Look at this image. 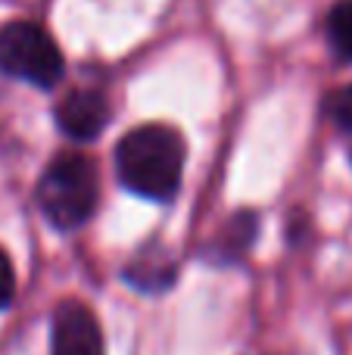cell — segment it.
Listing matches in <instances>:
<instances>
[{
	"label": "cell",
	"instance_id": "obj_1",
	"mask_svg": "<svg viewBox=\"0 0 352 355\" xmlns=\"http://www.w3.org/2000/svg\"><path fill=\"white\" fill-rule=\"evenodd\" d=\"M118 181L147 200H172L184 172V137L168 125H141L116 147Z\"/></svg>",
	"mask_w": 352,
	"mask_h": 355
},
{
	"label": "cell",
	"instance_id": "obj_2",
	"mask_svg": "<svg viewBox=\"0 0 352 355\" xmlns=\"http://www.w3.org/2000/svg\"><path fill=\"white\" fill-rule=\"evenodd\" d=\"M97 168L81 153H60L37 181V206L60 231L81 227L97 209Z\"/></svg>",
	"mask_w": 352,
	"mask_h": 355
},
{
	"label": "cell",
	"instance_id": "obj_3",
	"mask_svg": "<svg viewBox=\"0 0 352 355\" xmlns=\"http://www.w3.org/2000/svg\"><path fill=\"white\" fill-rule=\"evenodd\" d=\"M0 72L35 87H53L62 78V53L41 25L12 19L0 25Z\"/></svg>",
	"mask_w": 352,
	"mask_h": 355
},
{
	"label": "cell",
	"instance_id": "obj_4",
	"mask_svg": "<svg viewBox=\"0 0 352 355\" xmlns=\"http://www.w3.org/2000/svg\"><path fill=\"white\" fill-rule=\"evenodd\" d=\"M53 355H106L94 312L78 300H62L53 312Z\"/></svg>",
	"mask_w": 352,
	"mask_h": 355
},
{
	"label": "cell",
	"instance_id": "obj_5",
	"mask_svg": "<svg viewBox=\"0 0 352 355\" xmlns=\"http://www.w3.org/2000/svg\"><path fill=\"white\" fill-rule=\"evenodd\" d=\"M56 122L72 141H94L109 122V103L100 91H69L56 103Z\"/></svg>",
	"mask_w": 352,
	"mask_h": 355
},
{
	"label": "cell",
	"instance_id": "obj_6",
	"mask_svg": "<svg viewBox=\"0 0 352 355\" xmlns=\"http://www.w3.org/2000/svg\"><path fill=\"white\" fill-rule=\"evenodd\" d=\"M253 237H256V215L253 212H240V215H234V218L222 227V234H218L215 240H212L209 256L215 259V262H231V259H240L243 252L249 250Z\"/></svg>",
	"mask_w": 352,
	"mask_h": 355
},
{
	"label": "cell",
	"instance_id": "obj_7",
	"mask_svg": "<svg viewBox=\"0 0 352 355\" xmlns=\"http://www.w3.org/2000/svg\"><path fill=\"white\" fill-rule=\"evenodd\" d=\"M125 275H128V281L141 290H162L175 281V262L166 256V252L143 250V256L134 259Z\"/></svg>",
	"mask_w": 352,
	"mask_h": 355
},
{
	"label": "cell",
	"instance_id": "obj_8",
	"mask_svg": "<svg viewBox=\"0 0 352 355\" xmlns=\"http://www.w3.org/2000/svg\"><path fill=\"white\" fill-rule=\"evenodd\" d=\"M328 37L343 60H352V0H343L328 16Z\"/></svg>",
	"mask_w": 352,
	"mask_h": 355
},
{
	"label": "cell",
	"instance_id": "obj_9",
	"mask_svg": "<svg viewBox=\"0 0 352 355\" xmlns=\"http://www.w3.org/2000/svg\"><path fill=\"white\" fill-rule=\"evenodd\" d=\"M328 116L340 125L343 131H352V85L340 87V91L331 94L328 100Z\"/></svg>",
	"mask_w": 352,
	"mask_h": 355
},
{
	"label": "cell",
	"instance_id": "obj_10",
	"mask_svg": "<svg viewBox=\"0 0 352 355\" xmlns=\"http://www.w3.org/2000/svg\"><path fill=\"white\" fill-rule=\"evenodd\" d=\"M12 293H16V275H12V262L3 250H0V309L10 306Z\"/></svg>",
	"mask_w": 352,
	"mask_h": 355
}]
</instances>
